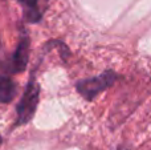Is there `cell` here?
<instances>
[{"instance_id": "cell-5", "label": "cell", "mask_w": 151, "mask_h": 150, "mask_svg": "<svg viewBox=\"0 0 151 150\" xmlns=\"http://www.w3.org/2000/svg\"><path fill=\"white\" fill-rule=\"evenodd\" d=\"M16 96V85L8 76L0 74V102L9 104Z\"/></svg>"}, {"instance_id": "cell-7", "label": "cell", "mask_w": 151, "mask_h": 150, "mask_svg": "<svg viewBox=\"0 0 151 150\" xmlns=\"http://www.w3.org/2000/svg\"><path fill=\"white\" fill-rule=\"evenodd\" d=\"M0 48H1V44H0Z\"/></svg>"}, {"instance_id": "cell-2", "label": "cell", "mask_w": 151, "mask_h": 150, "mask_svg": "<svg viewBox=\"0 0 151 150\" xmlns=\"http://www.w3.org/2000/svg\"><path fill=\"white\" fill-rule=\"evenodd\" d=\"M117 79L118 76L114 71H105L102 74H98L96 77H90V79L78 81L76 85V89L85 100L91 101L101 92L111 87L117 81Z\"/></svg>"}, {"instance_id": "cell-6", "label": "cell", "mask_w": 151, "mask_h": 150, "mask_svg": "<svg viewBox=\"0 0 151 150\" xmlns=\"http://www.w3.org/2000/svg\"><path fill=\"white\" fill-rule=\"evenodd\" d=\"M118 150H125V149H122V148H119V149H118Z\"/></svg>"}, {"instance_id": "cell-1", "label": "cell", "mask_w": 151, "mask_h": 150, "mask_svg": "<svg viewBox=\"0 0 151 150\" xmlns=\"http://www.w3.org/2000/svg\"><path fill=\"white\" fill-rule=\"evenodd\" d=\"M39 96H40L39 84L35 81V79H31L25 90H24L23 97L19 101L17 108H16V113H17L16 126L28 124L33 118L37 105H39Z\"/></svg>"}, {"instance_id": "cell-4", "label": "cell", "mask_w": 151, "mask_h": 150, "mask_svg": "<svg viewBox=\"0 0 151 150\" xmlns=\"http://www.w3.org/2000/svg\"><path fill=\"white\" fill-rule=\"evenodd\" d=\"M23 8V16L27 23H39L42 19L47 0H16Z\"/></svg>"}, {"instance_id": "cell-3", "label": "cell", "mask_w": 151, "mask_h": 150, "mask_svg": "<svg viewBox=\"0 0 151 150\" xmlns=\"http://www.w3.org/2000/svg\"><path fill=\"white\" fill-rule=\"evenodd\" d=\"M29 48H31V41H29L28 35H23L19 40L17 48L15 49V53L12 56V64H11V71L13 73H21L25 71L29 61Z\"/></svg>"}]
</instances>
